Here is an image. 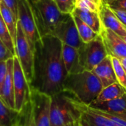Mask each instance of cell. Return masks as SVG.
Returning a JSON list of instances; mask_svg holds the SVG:
<instances>
[{"label": "cell", "mask_w": 126, "mask_h": 126, "mask_svg": "<svg viewBox=\"0 0 126 126\" xmlns=\"http://www.w3.org/2000/svg\"><path fill=\"white\" fill-rule=\"evenodd\" d=\"M89 107L97 109L112 114H121L126 112V93L117 99L89 106Z\"/></svg>", "instance_id": "obj_19"}, {"label": "cell", "mask_w": 126, "mask_h": 126, "mask_svg": "<svg viewBox=\"0 0 126 126\" xmlns=\"http://www.w3.org/2000/svg\"><path fill=\"white\" fill-rule=\"evenodd\" d=\"M15 55L9 50L5 44L0 39V61H7L10 58H13Z\"/></svg>", "instance_id": "obj_28"}, {"label": "cell", "mask_w": 126, "mask_h": 126, "mask_svg": "<svg viewBox=\"0 0 126 126\" xmlns=\"http://www.w3.org/2000/svg\"><path fill=\"white\" fill-rule=\"evenodd\" d=\"M21 123L23 126H36L35 122L32 103L30 99L21 111Z\"/></svg>", "instance_id": "obj_25"}, {"label": "cell", "mask_w": 126, "mask_h": 126, "mask_svg": "<svg viewBox=\"0 0 126 126\" xmlns=\"http://www.w3.org/2000/svg\"><path fill=\"white\" fill-rule=\"evenodd\" d=\"M0 39L5 44V46L9 49V50L16 56V49H15V45L1 17V13H0Z\"/></svg>", "instance_id": "obj_23"}, {"label": "cell", "mask_w": 126, "mask_h": 126, "mask_svg": "<svg viewBox=\"0 0 126 126\" xmlns=\"http://www.w3.org/2000/svg\"><path fill=\"white\" fill-rule=\"evenodd\" d=\"M122 38H123V39L124 40V41H125V42L126 43V36H124V37H123Z\"/></svg>", "instance_id": "obj_37"}, {"label": "cell", "mask_w": 126, "mask_h": 126, "mask_svg": "<svg viewBox=\"0 0 126 126\" xmlns=\"http://www.w3.org/2000/svg\"><path fill=\"white\" fill-rule=\"evenodd\" d=\"M22 126L21 123L20 122V123H18V125H17V126Z\"/></svg>", "instance_id": "obj_38"}, {"label": "cell", "mask_w": 126, "mask_h": 126, "mask_svg": "<svg viewBox=\"0 0 126 126\" xmlns=\"http://www.w3.org/2000/svg\"><path fill=\"white\" fill-rule=\"evenodd\" d=\"M2 2H3V1H2V0H0V5H1V4Z\"/></svg>", "instance_id": "obj_40"}, {"label": "cell", "mask_w": 126, "mask_h": 126, "mask_svg": "<svg viewBox=\"0 0 126 126\" xmlns=\"http://www.w3.org/2000/svg\"><path fill=\"white\" fill-rule=\"evenodd\" d=\"M72 14L79 18L88 26H89L95 32L100 35L102 29V23L99 13L84 11L78 8H75Z\"/></svg>", "instance_id": "obj_20"}, {"label": "cell", "mask_w": 126, "mask_h": 126, "mask_svg": "<svg viewBox=\"0 0 126 126\" xmlns=\"http://www.w3.org/2000/svg\"><path fill=\"white\" fill-rule=\"evenodd\" d=\"M115 115H117V116L120 117V118L123 119L124 120H126V113H121V114H116Z\"/></svg>", "instance_id": "obj_34"}, {"label": "cell", "mask_w": 126, "mask_h": 126, "mask_svg": "<svg viewBox=\"0 0 126 126\" xmlns=\"http://www.w3.org/2000/svg\"><path fill=\"white\" fill-rule=\"evenodd\" d=\"M84 105L64 91L52 95L50 126H65L79 121Z\"/></svg>", "instance_id": "obj_3"}, {"label": "cell", "mask_w": 126, "mask_h": 126, "mask_svg": "<svg viewBox=\"0 0 126 126\" xmlns=\"http://www.w3.org/2000/svg\"><path fill=\"white\" fill-rule=\"evenodd\" d=\"M7 61H0V93L1 91L2 85L5 79V76L7 74Z\"/></svg>", "instance_id": "obj_30"}, {"label": "cell", "mask_w": 126, "mask_h": 126, "mask_svg": "<svg viewBox=\"0 0 126 126\" xmlns=\"http://www.w3.org/2000/svg\"><path fill=\"white\" fill-rule=\"evenodd\" d=\"M13 85L15 109L21 113L30 99V88L16 56L13 57Z\"/></svg>", "instance_id": "obj_8"}, {"label": "cell", "mask_w": 126, "mask_h": 126, "mask_svg": "<svg viewBox=\"0 0 126 126\" xmlns=\"http://www.w3.org/2000/svg\"><path fill=\"white\" fill-rule=\"evenodd\" d=\"M119 60H120V63H121V64H122V66H123L126 74V58H120Z\"/></svg>", "instance_id": "obj_33"}, {"label": "cell", "mask_w": 126, "mask_h": 126, "mask_svg": "<svg viewBox=\"0 0 126 126\" xmlns=\"http://www.w3.org/2000/svg\"><path fill=\"white\" fill-rule=\"evenodd\" d=\"M100 80L103 88L107 87L114 83H117V79L113 68L111 58L108 55L92 71Z\"/></svg>", "instance_id": "obj_13"}, {"label": "cell", "mask_w": 126, "mask_h": 126, "mask_svg": "<svg viewBox=\"0 0 126 126\" xmlns=\"http://www.w3.org/2000/svg\"><path fill=\"white\" fill-rule=\"evenodd\" d=\"M38 1V0H30L31 2H34V1Z\"/></svg>", "instance_id": "obj_39"}, {"label": "cell", "mask_w": 126, "mask_h": 126, "mask_svg": "<svg viewBox=\"0 0 126 126\" xmlns=\"http://www.w3.org/2000/svg\"><path fill=\"white\" fill-rule=\"evenodd\" d=\"M103 0H75V8L84 11L99 13Z\"/></svg>", "instance_id": "obj_24"}, {"label": "cell", "mask_w": 126, "mask_h": 126, "mask_svg": "<svg viewBox=\"0 0 126 126\" xmlns=\"http://www.w3.org/2000/svg\"><path fill=\"white\" fill-rule=\"evenodd\" d=\"M100 35L108 55L118 59L126 58V43L122 37L103 25Z\"/></svg>", "instance_id": "obj_11"}, {"label": "cell", "mask_w": 126, "mask_h": 126, "mask_svg": "<svg viewBox=\"0 0 126 126\" xmlns=\"http://www.w3.org/2000/svg\"><path fill=\"white\" fill-rule=\"evenodd\" d=\"M65 126H79V121L76 122V123H70V124H68Z\"/></svg>", "instance_id": "obj_36"}, {"label": "cell", "mask_w": 126, "mask_h": 126, "mask_svg": "<svg viewBox=\"0 0 126 126\" xmlns=\"http://www.w3.org/2000/svg\"><path fill=\"white\" fill-rule=\"evenodd\" d=\"M30 100L32 103L35 126H50L52 96L30 89Z\"/></svg>", "instance_id": "obj_9"}, {"label": "cell", "mask_w": 126, "mask_h": 126, "mask_svg": "<svg viewBox=\"0 0 126 126\" xmlns=\"http://www.w3.org/2000/svg\"><path fill=\"white\" fill-rule=\"evenodd\" d=\"M21 120V112L8 107L0 96V126H16Z\"/></svg>", "instance_id": "obj_18"}, {"label": "cell", "mask_w": 126, "mask_h": 126, "mask_svg": "<svg viewBox=\"0 0 126 126\" xmlns=\"http://www.w3.org/2000/svg\"><path fill=\"white\" fill-rule=\"evenodd\" d=\"M18 21L33 50L35 43L41 39V36L36 24L32 8V2L30 0H19Z\"/></svg>", "instance_id": "obj_7"}, {"label": "cell", "mask_w": 126, "mask_h": 126, "mask_svg": "<svg viewBox=\"0 0 126 126\" xmlns=\"http://www.w3.org/2000/svg\"><path fill=\"white\" fill-rule=\"evenodd\" d=\"M111 62L114 73L116 75L118 83L126 89V74L120 60L115 57H111Z\"/></svg>", "instance_id": "obj_26"}, {"label": "cell", "mask_w": 126, "mask_h": 126, "mask_svg": "<svg viewBox=\"0 0 126 126\" xmlns=\"http://www.w3.org/2000/svg\"><path fill=\"white\" fill-rule=\"evenodd\" d=\"M51 35L56 37L62 43L76 49H79L83 44L79 35L74 17L72 14H68L59 23Z\"/></svg>", "instance_id": "obj_10"}, {"label": "cell", "mask_w": 126, "mask_h": 126, "mask_svg": "<svg viewBox=\"0 0 126 126\" xmlns=\"http://www.w3.org/2000/svg\"><path fill=\"white\" fill-rule=\"evenodd\" d=\"M73 17H74V19L77 26L79 35L83 43H89L92 41L94 40L99 35V34L95 32L89 26H88L86 23H84L79 18L75 16H73Z\"/></svg>", "instance_id": "obj_22"}, {"label": "cell", "mask_w": 126, "mask_h": 126, "mask_svg": "<svg viewBox=\"0 0 126 126\" xmlns=\"http://www.w3.org/2000/svg\"><path fill=\"white\" fill-rule=\"evenodd\" d=\"M126 93V89H125L123 86H121L118 82L114 83L107 87L103 88L102 91L98 94L97 98L89 106L102 103L104 102L117 99L118 97H122Z\"/></svg>", "instance_id": "obj_17"}, {"label": "cell", "mask_w": 126, "mask_h": 126, "mask_svg": "<svg viewBox=\"0 0 126 126\" xmlns=\"http://www.w3.org/2000/svg\"><path fill=\"white\" fill-rule=\"evenodd\" d=\"M79 126H80V123H79Z\"/></svg>", "instance_id": "obj_41"}, {"label": "cell", "mask_w": 126, "mask_h": 126, "mask_svg": "<svg viewBox=\"0 0 126 126\" xmlns=\"http://www.w3.org/2000/svg\"><path fill=\"white\" fill-rule=\"evenodd\" d=\"M33 78L30 86L50 96L63 90L68 73L62 58V42L48 35L41 38L34 47Z\"/></svg>", "instance_id": "obj_1"}, {"label": "cell", "mask_w": 126, "mask_h": 126, "mask_svg": "<svg viewBox=\"0 0 126 126\" xmlns=\"http://www.w3.org/2000/svg\"><path fill=\"white\" fill-rule=\"evenodd\" d=\"M2 1L6 5V7L10 10V11L18 20V8L19 0H2Z\"/></svg>", "instance_id": "obj_29"}, {"label": "cell", "mask_w": 126, "mask_h": 126, "mask_svg": "<svg viewBox=\"0 0 126 126\" xmlns=\"http://www.w3.org/2000/svg\"><path fill=\"white\" fill-rule=\"evenodd\" d=\"M59 10L64 14H72L75 8V0H54Z\"/></svg>", "instance_id": "obj_27"}, {"label": "cell", "mask_w": 126, "mask_h": 126, "mask_svg": "<svg viewBox=\"0 0 126 126\" xmlns=\"http://www.w3.org/2000/svg\"><path fill=\"white\" fill-rule=\"evenodd\" d=\"M7 74L2 85L0 96L8 107L12 109H15V94L13 85V58H10L7 61Z\"/></svg>", "instance_id": "obj_14"}, {"label": "cell", "mask_w": 126, "mask_h": 126, "mask_svg": "<svg viewBox=\"0 0 126 126\" xmlns=\"http://www.w3.org/2000/svg\"><path fill=\"white\" fill-rule=\"evenodd\" d=\"M32 8L41 37L52 35L59 23L68 15L59 10L54 0H38L32 2Z\"/></svg>", "instance_id": "obj_4"}, {"label": "cell", "mask_w": 126, "mask_h": 126, "mask_svg": "<svg viewBox=\"0 0 126 126\" xmlns=\"http://www.w3.org/2000/svg\"><path fill=\"white\" fill-rule=\"evenodd\" d=\"M79 123L80 126H115L109 119L95 112L86 105H84Z\"/></svg>", "instance_id": "obj_16"}, {"label": "cell", "mask_w": 126, "mask_h": 126, "mask_svg": "<svg viewBox=\"0 0 126 126\" xmlns=\"http://www.w3.org/2000/svg\"><path fill=\"white\" fill-rule=\"evenodd\" d=\"M78 51L80 65L84 70L91 72L108 56L100 35L91 42L83 43Z\"/></svg>", "instance_id": "obj_6"}, {"label": "cell", "mask_w": 126, "mask_h": 126, "mask_svg": "<svg viewBox=\"0 0 126 126\" xmlns=\"http://www.w3.org/2000/svg\"><path fill=\"white\" fill-rule=\"evenodd\" d=\"M62 58L68 74H75L84 71L79 63L78 49L62 43Z\"/></svg>", "instance_id": "obj_15"}, {"label": "cell", "mask_w": 126, "mask_h": 126, "mask_svg": "<svg viewBox=\"0 0 126 126\" xmlns=\"http://www.w3.org/2000/svg\"><path fill=\"white\" fill-rule=\"evenodd\" d=\"M103 86L97 77L91 71L68 74L66 77L63 90L72 94L80 103L89 106L98 96Z\"/></svg>", "instance_id": "obj_2"}, {"label": "cell", "mask_w": 126, "mask_h": 126, "mask_svg": "<svg viewBox=\"0 0 126 126\" xmlns=\"http://www.w3.org/2000/svg\"></svg>", "instance_id": "obj_42"}, {"label": "cell", "mask_w": 126, "mask_h": 126, "mask_svg": "<svg viewBox=\"0 0 126 126\" xmlns=\"http://www.w3.org/2000/svg\"><path fill=\"white\" fill-rule=\"evenodd\" d=\"M111 9L126 27V10H123L121 9H115V8H111Z\"/></svg>", "instance_id": "obj_31"}, {"label": "cell", "mask_w": 126, "mask_h": 126, "mask_svg": "<svg viewBox=\"0 0 126 126\" xmlns=\"http://www.w3.org/2000/svg\"><path fill=\"white\" fill-rule=\"evenodd\" d=\"M15 49L16 56L20 63L27 81L30 86L33 78L34 52L18 21L17 24V35Z\"/></svg>", "instance_id": "obj_5"}, {"label": "cell", "mask_w": 126, "mask_h": 126, "mask_svg": "<svg viewBox=\"0 0 126 126\" xmlns=\"http://www.w3.org/2000/svg\"><path fill=\"white\" fill-rule=\"evenodd\" d=\"M0 13L10 33L14 45H16L18 20L16 19L15 16L13 14V13L10 11V10H9L3 2L0 5Z\"/></svg>", "instance_id": "obj_21"}, {"label": "cell", "mask_w": 126, "mask_h": 126, "mask_svg": "<svg viewBox=\"0 0 126 126\" xmlns=\"http://www.w3.org/2000/svg\"><path fill=\"white\" fill-rule=\"evenodd\" d=\"M103 2H105V3L108 4L109 5H110V4H111L113 2H114L116 0H103Z\"/></svg>", "instance_id": "obj_35"}, {"label": "cell", "mask_w": 126, "mask_h": 126, "mask_svg": "<svg viewBox=\"0 0 126 126\" xmlns=\"http://www.w3.org/2000/svg\"><path fill=\"white\" fill-rule=\"evenodd\" d=\"M109 6L111 8L121 9L123 10H126V0H116Z\"/></svg>", "instance_id": "obj_32"}, {"label": "cell", "mask_w": 126, "mask_h": 126, "mask_svg": "<svg viewBox=\"0 0 126 126\" xmlns=\"http://www.w3.org/2000/svg\"><path fill=\"white\" fill-rule=\"evenodd\" d=\"M99 14L103 27L110 29L122 38L126 36V27L125 25L122 23L110 6L103 2V1L101 3Z\"/></svg>", "instance_id": "obj_12"}]
</instances>
